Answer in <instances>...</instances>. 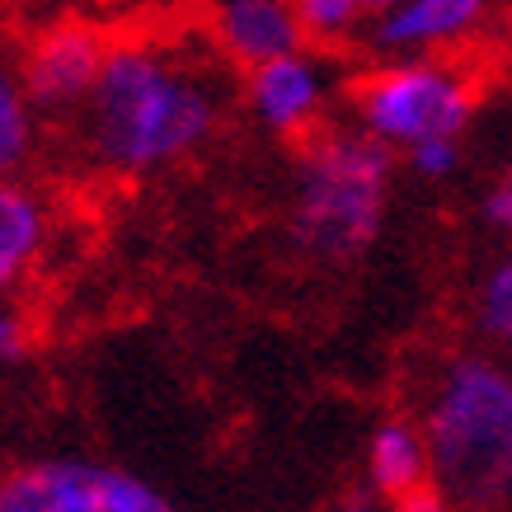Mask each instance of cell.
<instances>
[{
	"mask_svg": "<svg viewBox=\"0 0 512 512\" xmlns=\"http://www.w3.org/2000/svg\"><path fill=\"white\" fill-rule=\"evenodd\" d=\"M33 146V99L24 90L19 66L0 57V184L24 165Z\"/></svg>",
	"mask_w": 512,
	"mask_h": 512,
	"instance_id": "cell-12",
	"label": "cell"
},
{
	"mask_svg": "<svg viewBox=\"0 0 512 512\" xmlns=\"http://www.w3.org/2000/svg\"><path fill=\"white\" fill-rule=\"evenodd\" d=\"M423 437L437 489L456 512L512 508V362L461 353L433 376Z\"/></svg>",
	"mask_w": 512,
	"mask_h": 512,
	"instance_id": "cell-2",
	"label": "cell"
},
{
	"mask_svg": "<svg viewBox=\"0 0 512 512\" xmlns=\"http://www.w3.org/2000/svg\"><path fill=\"white\" fill-rule=\"evenodd\" d=\"M390 512H456V503L437 489V480H428L419 489H409V494L390 498Z\"/></svg>",
	"mask_w": 512,
	"mask_h": 512,
	"instance_id": "cell-16",
	"label": "cell"
},
{
	"mask_svg": "<svg viewBox=\"0 0 512 512\" xmlns=\"http://www.w3.org/2000/svg\"><path fill=\"white\" fill-rule=\"evenodd\" d=\"M0 512H179L170 498L118 466L33 461L0 475Z\"/></svg>",
	"mask_w": 512,
	"mask_h": 512,
	"instance_id": "cell-5",
	"label": "cell"
},
{
	"mask_svg": "<svg viewBox=\"0 0 512 512\" xmlns=\"http://www.w3.org/2000/svg\"><path fill=\"white\" fill-rule=\"evenodd\" d=\"M29 348V325L15 311H0V362H15Z\"/></svg>",
	"mask_w": 512,
	"mask_h": 512,
	"instance_id": "cell-17",
	"label": "cell"
},
{
	"mask_svg": "<svg viewBox=\"0 0 512 512\" xmlns=\"http://www.w3.org/2000/svg\"><path fill=\"white\" fill-rule=\"evenodd\" d=\"M212 38L231 62L249 71L296 52L306 43V29L296 19V0H221L212 15Z\"/></svg>",
	"mask_w": 512,
	"mask_h": 512,
	"instance_id": "cell-8",
	"label": "cell"
},
{
	"mask_svg": "<svg viewBox=\"0 0 512 512\" xmlns=\"http://www.w3.org/2000/svg\"><path fill=\"white\" fill-rule=\"evenodd\" d=\"M325 512H376V508H372V494H343L339 503H329Z\"/></svg>",
	"mask_w": 512,
	"mask_h": 512,
	"instance_id": "cell-19",
	"label": "cell"
},
{
	"mask_svg": "<svg viewBox=\"0 0 512 512\" xmlns=\"http://www.w3.org/2000/svg\"><path fill=\"white\" fill-rule=\"evenodd\" d=\"M367 480H372V489L381 498H400L433 480V456H428L423 428L404 419L381 423L372 442H367Z\"/></svg>",
	"mask_w": 512,
	"mask_h": 512,
	"instance_id": "cell-10",
	"label": "cell"
},
{
	"mask_svg": "<svg viewBox=\"0 0 512 512\" xmlns=\"http://www.w3.org/2000/svg\"><path fill=\"white\" fill-rule=\"evenodd\" d=\"M484 221H489L494 231H508L512 235V179L484 193Z\"/></svg>",
	"mask_w": 512,
	"mask_h": 512,
	"instance_id": "cell-18",
	"label": "cell"
},
{
	"mask_svg": "<svg viewBox=\"0 0 512 512\" xmlns=\"http://www.w3.org/2000/svg\"><path fill=\"white\" fill-rule=\"evenodd\" d=\"M503 348H508V357H512V339H508V343H503Z\"/></svg>",
	"mask_w": 512,
	"mask_h": 512,
	"instance_id": "cell-21",
	"label": "cell"
},
{
	"mask_svg": "<svg viewBox=\"0 0 512 512\" xmlns=\"http://www.w3.org/2000/svg\"><path fill=\"white\" fill-rule=\"evenodd\" d=\"M386 5H395V0H362V10H367V15H381Z\"/></svg>",
	"mask_w": 512,
	"mask_h": 512,
	"instance_id": "cell-20",
	"label": "cell"
},
{
	"mask_svg": "<svg viewBox=\"0 0 512 512\" xmlns=\"http://www.w3.org/2000/svg\"><path fill=\"white\" fill-rule=\"evenodd\" d=\"M245 94L254 118L268 132L301 137V132H311L320 109H325L329 80H325V66L296 47V52H282V57H273L264 66H249Z\"/></svg>",
	"mask_w": 512,
	"mask_h": 512,
	"instance_id": "cell-7",
	"label": "cell"
},
{
	"mask_svg": "<svg viewBox=\"0 0 512 512\" xmlns=\"http://www.w3.org/2000/svg\"><path fill=\"white\" fill-rule=\"evenodd\" d=\"M409 165L423 174V179H447L456 165H461V137H433L409 146Z\"/></svg>",
	"mask_w": 512,
	"mask_h": 512,
	"instance_id": "cell-15",
	"label": "cell"
},
{
	"mask_svg": "<svg viewBox=\"0 0 512 512\" xmlns=\"http://www.w3.org/2000/svg\"><path fill=\"white\" fill-rule=\"evenodd\" d=\"M47 207L43 198H33L29 188L0 184V292L15 287L24 273H33V264L43 259L47 249Z\"/></svg>",
	"mask_w": 512,
	"mask_h": 512,
	"instance_id": "cell-11",
	"label": "cell"
},
{
	"mask_svg": "<svg viewBox=\"0 0 512 512\" xmlns=\"http://www.w3.org/2000/svg\"><path fill=\"white\" fill-rule=\"evenodd\" d=\"M104 52H109V43L94 29H85V24H57V29H47L24 52V62H19V76H24V90H29L33 109H43V113L85 109L94 80H99V66H104Z\"/></svg>",
	"mask_w": 512,
	"mask_h": 512,
	"instance_id": "cell-6",
	"label": "cell"
},
{
	"mask_svg": "<svg viewBox=\"0 0 512 512\" xmlns=\"http://www.w3.org/2000/svg\"><path fill=\"white\" fill-rule=\"evenodd\" d=\"M221 109V76L184 43L123 38L104 52L80 113V141L104 174L141 179L198 156L217 137Z\"/></svg>",
	"mask_w": 512,
	"mask_h": 512,
	"instance_id": "cell-1",
	"label": "cell"
},
{
	"mask_svg": "<svg viewBox=\"0 0 512 512\" xmlns=\"http://www.w3.org/2000/svg\"><path fill=\"white\" fill-rule=\"evenodd\" d=\"M475 325L498 343L512 339V249L484 273L480 292H475Z\"/></svg>",
	"mask_w": 512,
	"mask_h": 512,
	"instance_id": "cell-13",
	"label": "cell"
},
{
	"mask_svg": "<svg viewBox=\"0 0 512 512\" xmlns=\"http://www.w3.org/2000/svg\"><path fill=\"white\" fill-rule=\"evenodd\" d=\"M489 19V0H395L376 15V47L414 57L470 38Z\"/></svg>",
	"mask_w": 512,
	"mask_h": 512,
	"instance_id": "cell-9",
	"label": "cell"
},
{
	"mask_svg": "<svg viewBox=\"0 0 512 512\" xmlns=\"http://www.w3.org/2000/svg\"><path fill=\"white\" fill-rule=\"evenodd\" d=\"M362 15H367L362 0H296V19H301L306 38H320V43L348 38Z\"/></svg>",
	"mask_w": 512,
	"mask_h": 512,
	"instance_id": "cell-14",
	"label": "cell"
},
{
	"mask_svg": "<svg viewBox=\"0 0 512 512\" xmlns=\"http://www.w3.org/2000/svg\"><path fill=\"white\" fill-rule=\"evenodd\" d=\"M390 202V146L372 132L306 141L292 184V240L311 259L343 264L381 235Z\"/></svg>",
	"mask_w": 512,
	"mask_h": 512,
	"instance_id": "cell-3",
	"label": "cell"
},
{
	"mask_svg": "<svg viewBox=\"0 0 512 512\" xmlns=\"http://www.w3.org/2000/svg\"><path fill=\"white\" fill-rule=\"evenodd\" d=\"M353 113L362 132L404 151L433 137H461L475 113V80L451 62L409 57L357 80Z\"/></svg>",
	"mask_w": 512,
	"mask_h": 512,
	"instance_id": "cell-4",
	"label": "cell"
}]
</instances>
